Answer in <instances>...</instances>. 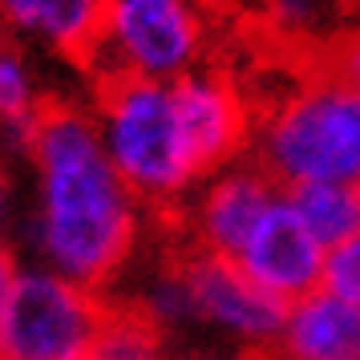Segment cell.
Wrapping results in <instances>:
<instances>
[{"mask_svg":"<svg viewBox=\"0 0 360 360\" xmlns=\"http://www.w3.org/2000/svg\"><path fill=\"white\" fill-rule=\"evenodd\" d=\"M138 311H142L158 332H162V328L195 324V304H191V288H186V271H182V263L179 267H162L158 276L150 279L146 292H142Z\"/></svg>","mask_w":360,"mask_h":360,"instance_id":"obj_15","label":"cell"},{"mask_svg":"<svg viewBox=\"0 0 360 360\" xmlns=\"http://www.w3.org/2000/svg\"><path fill=\"white\" fill-rule=\"evenodd\" d=\"M25 150L37 166L29 247L45 271L94 292L130 259L138 198L105 162L94 117L73 105H45Z\"/></svg>","mask_w":360,"mask_h":360,"instance_id":"obj_1","label":"cell"},{"mask_svg":"<svg viewBox=\"0 0 360 360\" xmlns=\"http://www.w3.org/2000/svg\"><path fill=\"white\" fill-rule=\"evenodd\" d=\"M105 0H0V25L17 37L89 61L105 25Z\"/></svg>","mask_w":360,"mask_h":360,"instance_id":"obj_11","label":"cell"},{"mask_svg":"<svg viewBox=\"0 0 360 360\" xmlns=\"http://www.w3.org/2000/svg\"><path fill=\"white\" fill-rule=\"evenodd\" d=\"M202 41L207 29L191 0H130L105 8V25L89 57H105V82L130 77L174 85L179 77L195 73Z\"/></svg>","mask_w":360,"mask_h":360,"instance_id":"obj_4","label":"cell"},{"mask_svg":"<svg viewBox=\"0 0 360 360\" xmlns=\"http://www.w3.org/2000/svg\"><path fill=\"white\" fill-rule=\"evenodd\" d=\"M17 279H20V263H17V255H13V247L0 239V316H4L8 300H13Z\"/></svg>","mask_w":360,"mask_h":360,"instance_id":"obj_19","label":"cell"},{"mask_svg":"<svg viewBox=\"0 0 360 360\" xmlns=\"http://www.w3.org/2000/svg\"><path fill=\"white\" fill-rule=\"evenodd\" d=\"M186 360H255V356H227V352H202V356H186Z\"/></svg>","mask_w":360,"mask_h":360,"instance_id":"obj_21","label":"cell"},{"mask_svg":"<svg viewBox=\"0 0 360 360\" xmlns=\"http://www.w3.org/2000/svg\"><path fill=\"white\" fill-rule=\"evenodd\" d=\"M336 0H271V17L283 33H316Z\"/></svg>","mask_w":360,"mask_h":360,"instance_id":"obj_17","label":"cell"},{"mask_svg":"<svg viewBox=\"0 0 360 360\" xmlns=\"http://www.w3.org/2000/svg\"><path fill=\"white\" fill-rule=\"evenodd\" d=\"M41 89L37 73L25 61V53L8 41H0V134L17 138L20 146H29V130L41 117Z\"/></svg>","mask_w":360,"mask_h":360,"instance_id":"obj_13","label":"cell"},{"mask_svg":"<svg viewBox=\"0 0 360 360\" xmlns=\"http://www.w3.org/2000/svg\"><path fill=\"white\" fill-rule=\"evenodd\" d=\"M94 130L105 162L114 166V174L134 198L170 202L198 179V166L174 114L170 85L130 77L105 82Z\"/></svg>","mask_w":360,"mask_h":360,"instance_id":"obj_2","label":"cell"},{"mask_svg":"<svg viewBox=\"0 0 360 360\" xmlns=\"http://www.w3.org/2000/svg\"><path fill=\"white\" fill-rule=\"evenodd\" d=\"M235 267L243 271L259 292L279 300L283 308L304 300L320 288L324 276V247L311 239L304 223L292 214L283 195L263 211V219L247 231L243 247L235 251Z\"/></svg>","mask_w":360,"mask_h":360,"instance_id":"obj_6","label":"cell"},{"mask_svg":"<svg viewBox=\"0 0 360 360\" xmlns=\"http://www.w3.org/2000/svg\"><path fill=\"white\" fill-rule=\"evenodd\" d=\"M332 61H336L332 77H340L344 85H352V89L360 94V29L352 37H344L340 49L332 53Z\"/></svg>","mask_w":360,"mask_h":360,"instance_id":"obj_18","label":"cell"},{"mask_svg":"<svg viewBox=\"0 0 360 360\" xmlns=\"http://www.w3.org/2000/svg\"><path fill=\"white\" fill-rule=\"evenodd\" d=\"M267 360H360V308L316 288L283 308Z\"/></svg>","mask_w":360,"mask_h":360,"instance_id":"obj_10","label":"cell"},{"mask_svg":"<svg viewBox=\"0 0 360 360\" xmlns=\"http://www.w3.org/2000/svg\"><path fill=\"white\" fill-rule=\"evenodd\" d=\"M101 320L105 304L89 288L29 267L0 316V360H85Z\"/></svg>","mask_w":360,"mask_h":360,"instance_id":"obj_5","label":"cell"},{"mask_svg":"<svg viewBox=\"0 0 360 360\" xmlns=\"http://www.w3.org/2000/svg\"><path fill=\"white\" fill-rule=\"evenodd\" d=\"M8 219H13V182H8L4 170H0V235H4V227H8Z\"/></svg>","mask_w":360,"mask_h":360,"instance_id":"obj_20","label":"cell"},{"mask_svg":"<svg viewBox=\"0 0 360 360\" xmlns=\"http://www.w3.org/2000/svg\"><path fill=\"white\" fill-rule=\"evenodd\" d=\"M348 4H356V8H360V0H348Z\"/></svg>","mask_w":360,"mask_h":360,"instance_id":"obj_23","label":"cell"},{"mask_svg":"<svg viewBox=\"0 0 360 360\" xmlns=\"http://www.w3.org/2000/svg\"><path fill=\"white\" fill-rule=\"evenodd\" d=\"M182 271H186L191 304H195V324H214L231 340L255 344V348H267L276 340L283 304L259 292L231 259L198 251L195 259L182 263Z\"/></svg>","mask_w":360,"mask_h":360,"instance_id":"obj_7","label":"cell"},{"mask_svg":"<svg viewBox=\"0 0 360 360\" xmlns=\"http://www.w3.org/2000/svg\"><path fill=\"white\" fill-rule=\"evenodd\" d=\"M105 4H130V0H105Z\"/></svg>","mask_w":360,"mask_h":360,"instance_id":"obj_22","label":"cell"},{"mask_svg":"<svg viewBox=\"0 0 360 360\" xmlns=\"http://www.w3.org/2000/svg\"><path fill=\"white\" fill-rule=\"evenodd\" d=\"M259 150L271 182L360 186V94L332 73L308 82L271 110Z\"/></svg>","mask_w":360,"mask_h":360,"instance_id":"obj_3","label":"cell"},{"mask_svg":"<svg viewBox=\"0 0 360 360\" xmlns=\"http://www.w3.org/2000/svg\"><path fill=\"white\" fill-rule=\"evenodd\" d=\"M182 138L198 174L227 166L247 138V105L223 73H186L170 85Z\"/></svg>","mask_w":360,"mask_h":360,"instance_id":"obj_8","label":"cell"},{"mask_svg":"<svg viewBox=\"0 0 360 360\" xmlns=\"http://www.w3.org/2000/svg\"><path fill=\"white\" fill-rule=\"evenodd\" d=\"M276 198H279L276 182L267 179V170H259V166L219 170L195 202V231L202 251L219 255V259H235L247 231L259 223L263 211Z\"/></svg>","mask_w":360,"mask_h":360,"instance_id":"obj_9","label":"cell"},{"mask_svg":"<svg viewBox=\"0 0 360 360\" xmlns=\"http://www.w3.org/2000/svg\"><path fill=\"white\" fill-rule=\"evenodd\" d=\"M283 202L292 207V214L324 251L344 243L352 231H360V186L308 182V186H292L283 195Z\"/></svg>","mask_w":360,"mask_h":360,"instance_id":"obj_12","label":"cell"},{"mask_svg":"<svg viewBox=\"0 0 360 360\" xmlns=\"http://www.w3.org/2000/svg\"><path fill=\"white\" fill-rule=\"evenodd\" d=\"M320 288L360 308V231H352L344 243H336V247L324 251V276H320Z\"/></svg>","mask_w":360,"mask_h":360,"instance_id":"obj_16","label":"cell"},{"mask_svg":"<svg viewBox=\"0 0 360 360\" xmlns=\"http://www.w3.org/2000/svg\"><path fill=\"white\" fill-rule=\"evenodd\" d=\"M85 360H162V332L138 308H105Z\"/></svg>","mask_w":360,"mask_h":360,"instance_id":"obj_14","label":"cell"}]
</instances>
